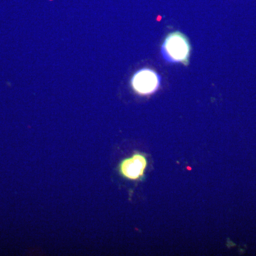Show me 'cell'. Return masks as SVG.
<instances>
[{
    "instance_id": "cell-1",
    "label": "cell",
    "mask_w": 256,
    "mask_h": 256,
    "mask_svg": "<svg viewBox=\"0 0 256 256\" xmlns=\"http://www.w3.org/2000/svg\"><path fill=\"white\" fill-rule=\"evenodd\" d=\"M162 54L169 63H182L188 66L190 63L191 45L188 37L180 32L170 33L162 44Z\"/></svg>"
},
{
    "instance_id": "cell-2",
    "label": "cell",
    "mask_w": 256,
    "mask_h": 256,
    "mask_svg": "<svg viewBox=\"0 0 256 256\" xmlns=\"http://www.w3.org/2000/svg\"><path fill=\"white\" fill-rule=\"evenodd\" d=\"M160 82V75L150 68L138 70L131 80V85L134 92L142 96L154 94L159 88Z\"/></svg>"
},
{
    "instance_id": "cell-3",
    "label": "cell",
    "mask_w": 256,
    "mask_h": 256,
    "mask_svg": "<svg viewBox=\"0 0 256 256\" xmlns=\"http://www.w3.org/2000/svg\"><path fill=\"white\" fill-rule=\"evenodd\" d=\"M148 162L146 156L140 154H134L124 160L120 166L121 174L129 180H137L142 178Z\"/></svg>"
}]
</instances>
